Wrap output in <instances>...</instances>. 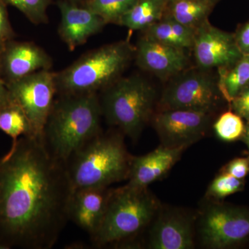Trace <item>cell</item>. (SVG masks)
<instances>
[{"label": "cell", "instance_id": "1", "mask_svg": "<svg viewBox=\"0 0 249 249\" xmlns=\"http://www.w3.org/2000/svg\"><path fill=\"white\" fill-rule=\"evenodd\" d=\"M67 166L42 139L22 137L0 158V249H50L70 221Z\"/></svg>", "mask_w": 249, "mask_h": 249}, {"label": "cell", "instance_id": "2", "mask_svg": "<svg viewBox=\"0 0 249 249\" xmlns=\"http://www.w3.org/2000/svg\"><path fill=\"white\" fill-rule=\"evenodd\" d=\"M97 93L60 95L46 123L42 141L54 158L66 165L73 154L101 132Z\"/></svg>", "mask_w": 249, "mask_h": 249}, {"label": "cell", "instance_id": "3", "mask_svg": "<svg viewBox=\"0 0 249 249\" xmlns=\"http://www.w3.org/2000/svg\"><path fill=\"white\" fill-rule=\"evenodd\" d=\"M132 158L124 147L122 135L101 131L67 162L73 190L109 187L128 179Z\"/></svg>", "mask_w": 249, "mask_h": 249}, {"label": "cell", "instance_id": "4", "mask_svg": "<svg viewBox=\"0 0 249 249\" xmlns=\"http://www.w3.org/2000/svg\"><path fill=\"white\" fill-rule=\"evenodd\" d=\"M134 54L135 49L127 41L94 49L55 73L57 92L78 95L106 89L119 80Z\"/></svg>", "mask_w": 249, "mask_h": 249}, {"label": "cell", "instance_id": "5", "mask_svg": "<svg viewBox=\"0 0 249 249\" xmlns=\"http://www.w3.org/2000/svg\"><path fill=\"white\" fill-rule=\"evenodd\" d=\"M157 210V203L147 188L127 184L111 190L102 222L90 237L93 246L106 247L132 238L151 222Z\"/></svg>", "mask_w": 249, "mask_h": 249}, {"label": "cell", "instance_id": "6", "mask_svg": "<svg viewBox=\"0 0 249 249\" xmlns=\"http://www.w3.org/2000/svg\"><path fill=\"white\" fill-rule=\"evenodd\" d=\"M103 115L131 139L138 138L151 115L156 97L153 86L138 76L114 82L103 90Z\"/></svg>", "mask_w": 249, "mask_h": 249}, {"label": "cell", "instance_id": "7", "mask_svg": "<svg viewBox=\"0 0 249 249\" xmlns=\"http://www.w3.org/2000/svg\"><path fill=\"white\" fill-rule=\"evenodd\" d=\"M6 84L11 101L27 116L34 137L42 139L57 93L55 73L41 70Z\"/></svg>", "mask_w": 249, "mask_h": 249}, {"label": "cell", "instance_id": "8", "mask_svg": "<svg viewBox=\"0 0 249 249\" xmlns=\"http://www.w3.org/2000/svg\"><path fill=\"white\" fill-rule=\"evenodd\" d=\"M222 96L217 82L205 71H190L174 80L165 90L161 103L165 109L211 112Z\"/></svg>", "mask_w": 249, "mask_h": 249}, {"label": "cell", "instance_id": "9", "mask_svg": "<svg viewBox=\"0 0 249 249\" xmlns=\"http://www.w3.org/2000/svg\"><path fill=\"white\" fill-rule=\"evenodd\" d=\"M201 240L211 249H228L249 238V210L213 206L206 210L201 221Z\"/></svg>", "mask_w": 249, "mask_h": 249}, {"label": "cell", "instance_id": "10", "mask_svg": "<svg viewBox=\"0 0 249 249\" xmlns=\"http://www.w3.org/2000/svg\"><path fill=\"white\" fill-rule=\"evenodd\" d=\"M195 58L201 70L231 66L242 57L235 35L211 25L209 20L195 30Z\"/></svg>", "mask_w": 249, "mask_h": 249}, {"label": "cell", "instance_id": "11", "mask_svg": "<svg viewBox=\"0 0 249 249\" xmlns=\"http://www.w3.org/2000/svg\"><path fill=\"white\" fill-rule=\"evenodd\" d=\"M209 124V113L185 109H165L153 121L163 145L168 147H188L204 137Z\"/></svg>", "mask_w": 249, "mask_h": 249}, {"label": "cell", "instance_id": "12", "mask_svg": "<svg viewBox=\"0 0 249 249\" xmlns=\"http://www.w3.org/2000/svg\"><path fill=\"white\" fill-rule=\"evenodd\" d=\"M137 64L161 79L175 77L188 64L185 50L165 45L144 36L135 49Z\"/></svg>", "mask_w": 249, "mask_h": 249}, {"label": "cell", "instance_id": "13", "mask_svg": "<svg viewBox=\"0 0 249 249\" xmlns=\"http://www.w3.org/2000/svg\"><path fill=\"white\" fill-rule=\"evenodd\" d=\"M52 60L48 53L33 42H6L0 55V70L6 83L41 70H50Z\"/></svg>", "mask_w": 249, "mask_h": 249}, {"label": "cell", "instance_id": "14", "mask_svg": "<svg viewBox=\"0 0 249 249\" xmlns=\"http://www.w3.org/2000/svg\"><path fill=\"white\" fill-rule=\"evenodd\" d=\"M58 6L61 15L59 35L70 51L85 44L107 24L88 8L78 7L67 0L59 1Z\"/></svg>", "mask_w": 249, "mask_h": 249}, {"label": "cell", "instance_id": "15", "mask_svg": "<svg viewBox=\"0 0 249 249\" xmlns=\"http://www.w3.org/2000/svg\"><path fill=\"white\" fill-rule=\"evenodd\" d=\"M111 190L108 187L73 190L69 204L70 221L92 236L106 213Z\"/></svg>", "mask_w": 249, "mask_h": 249}, {"label": "cell", "instance_id": "16", "mask_svg": "<svg viewBox=\"0 0 249 249\" xmlns=\"http://www.w3.org/2000/svg\"><path fill=\"white\" fill-rule=\"evenodd\" d=\"M185 148L163 145L147 155L133 157L127 184L137 188H147L173 168Z\"/></svg>", "mask_w": 249, "mask_h": 249}, {"label": "cell", "instance_id": "17", "mask_svg": "<svg viewBox=\"0 0 249 249\" xmlns=\"http://www.w3.org/2000/svg\"><path fill=\"white\" fill-rule=\"evenodd\" d=\"M193 247L192 224L183 214L165 213L154 224L149 239V248L190 249Z\"/></svg>", "mask_w": 249, "mask_h": 249}, {"label": "cell", "instance_id": "18", "mask_svg": "<svg viewBox=\"0 0 249 249\" xmlns=\"http://www.w3.org/2000/svg\"><path fill=\"white\" fill-rule=\"evenodd\" d=\"M145 36L181 49L193 48L195 31L165 14L160 21L144 30Z\"/></svg>", "mask_w": 249, "mask_h": 249}, {"label": "cell", "instance_id": "19", "mask_svg": "<svg viewBox=\"0 0 249 249\" xmlns=\"http://www.w3.org/2000/svg\"><path fill=\"white\" fill-rule=\"evenodd\" d=\"M213 6L208 0H169L165 14L195 31L209 20L208 18Z\"/></svg>", "mask_w": 249, "mask_h": 249}, {"label": "cell", "instance_id": "20", "mask_svg": "<svg viewBox=\"0 0 249 249\" xmlns=\"http://www.w3.org/2000/svg\"><path fill=\"white\" fill-rule=\"evenodd\" d=\"M166 4L160 0H137L119 24L131 30H145L164 16Z\"/></svg>", "mask_w": 249, "mask_h": 249}, {"label": "cell", "instance_id": "21", "mask_svg": "<svg viewBox=\"0 0 249 249\" xmlns=\"http://www.w3.org/2000/svg\"><path fill=\"white\" fill-rule=\"evenodd\" d=\"M218 88L230 103L249 86V55H243L231 66L218 69Z\"/></svg>", "mask_w": 249, "mask_h": 249}, {"label": "cell", "instance_id": "22", "mask_svg": "<svg viewBox=\"0 0 249 249\" xmlns=\"http://www.w3.org/2000/svg\"><path fill=\"white\" fill-rule=\"evenodd\" d=\"M0 130L11 137L13 143L19 137H34L30 122L17 104L11 101L0 111Z\"/></svg>", "mask_w": 249, "mask_h": 249}, {"label": "cell", "instance_id": "23", "mask_svg": "<svg viewBox=\"0 0 249 249\" xmlns=\"http://www.w3.org/2000/svg\"><path fill=\"white\" fill-rule=\"evenodd\" d=\"M137 0H88L85 7L102 18L106 24H119L121 18Z\"/></svg>", "mask_w": 249, "mask_h": 249}, {"label": "cell", "instance_id": "24", "mask_svg": "<svg viewBox=\"0 0 249 249\" xmlns=\"http://www.w3.org/2000/svg\"><path fill=\"white\" fill-rule=\"evenodd\" d=\"M242 119L234 111H228L214 123V132L224 142H235L242 138L245 133L246 124Z\"/></svg>", "mask_w": 249, "mask_h": 249}, {"label": "cell", "instance_id": "25", "mask_svg": "<svg viewBox=\"0 0 249 249\" xmlns=\"http://www.w3.org/2000/svg\"><path fill=\"white\" fill-rule=\"evenodd\" d=\"M6 5H11L19 10L35 24L48 22L47 15L49 0H2Z\"/></svg>", "mask_w": 249, "mask_h": 249}, {"label": "cell", "instance_id": "26", "mask_svg": "<svg viewBox=\"0 0 249 249\" xmlns=\"http://www.w3.org/2000/svg\"><path fill=\"white\" fill-rule=\"evenodd\" d=\"M243 180L223 173L216 177L211 182L208 189L207 196L211 198L220 199L238 193L245 187Z\"/></svg>", "mask_w": 249, "mask_h": 249}, {"label": "cell", "instance_id": "27", "mask_svg": "<svg viewBox=\"0 0 249 249\" xmlns=\"http://www.w3.org/2000/svg\"><path fill=\"white\" fill-rule=\"evenodd\" d=\"M239 179H244L249 174V157L237 158L229 162L224 172Z\"/></svg>", "mask_w": 249, "mask_h": 249}, {"label": "cell", "instance_id": "28", "mask_svg": "<svg viewBox=\"0 0 249 249\" xmlns=\"http://www.w3.org/2000/svg\"><path fill=\"white\" fill-rule=\"evenodd\" d=\"M229 104L234 112L249 122V86L239 93Z\"/></svg>", "mask_w": 249, "mask_h": 249}, {"label": "cell", "instance_id": "29", "mask_svg": "<svg viewBox=\"0 0 249 249\" xmlns=\"http://www.w3.org/2000/svg\"><path fill=\"white\" fill-rule=\"evenodd\" d=\"M6 6L2 0H0V40L9 42L14 38L15 33L9 21Z\"/></svg>", "mask_w": 249, "mask_h": 249}, {"label": "cell", "instance_id": "30", "mask_svg": "<svg viewBox=\"0 0 249 249\" xmlns=\"http://www.w3.org/2000/svg\"><path fill=\"white\" fill-rule=\"evenodd\" d=\"M234 35L242 55H249V21L241 26Z\"/></svg>", "mask_w": 249, "mask_h": 249}, {"label": "cell", "instance_id": "31", "mask_svg": "<svg viewBox=\"0 0 249 249\" xmlns=\"http://www.w3.org/2000/svg\"><path fill=\"white\" fill-rule=\"evenodd\" d=\"M10 102H11V98H10L7 84H6V82L3 78L1 70H0V111L5 106H7Z\"/></svg>", "mask_w": 249, "mask_h": 249}, {"label": "cell", "instance_id": "32", "mask_svg": "<svg viewBox=\"0 0 249 249\" xmlns=\"http://www.w3.org/2000/svg\"><path fill=\"white\" fill-rule=\"evenodd\" d=\"M242 140L245 142L249 152V121L247 122L246 124L245 133H244L243 137H242Z\"/></svg>", "mask_w": 249, "mask_h": 249}, {"label": "cell", "instance_id": "33", "mask_svg": "<svg viewBox=\"0 0 249 249\" xmlns=\"http://www.w3.org/2000/svg\"><path fill=\"white\" fill-rule=\"evenodd\" d=\"M6 42H7L0 40V55H1L2 52H4L5 47H6Z\"/></svg>", "mask_w": 249, "mask_h": 249}, {"label": "cell", "instance_id": "34", "mask_svg": "<svg viewBox=\"0 0 249 249\" xmlns=\"http://www.w3.org/2000/svg\"><path fill=\"white\" fill-rule=\"evenodd\" d=\"M208 1L214 5L216 4V2H217V1H219V0H208Z\"/></svg>", "mask_w": 249, "mask_h": 249}, {"label": "cell", "instance_id": "35", "mask_svg": "<svg viewBox=\"0 0 249 249\" xmlns=\"http://www.w3.org/2000/svg\"><path fill=\"white\" fill-rule=\"evenodd\" d=\"M67 1H70V2L75 3L78 2V1H81V0H67Z\"/></svg>", "mask_w": 249, "mask_h": 249}, {"label": "cell", "instance_id": "36", "mask_svg": "<svg viewBox=\"0 0 249 249\" xmlns=\"http://www.w3.org/2000/svg\"><path fill=\"white\" fill-rule=\"evenodd\" d=\"M160 1H163V2H164V3H168V1H169V0H160Z\"/></svg>", "mask_w": 249, "mask_h": 249}]
</instances>
